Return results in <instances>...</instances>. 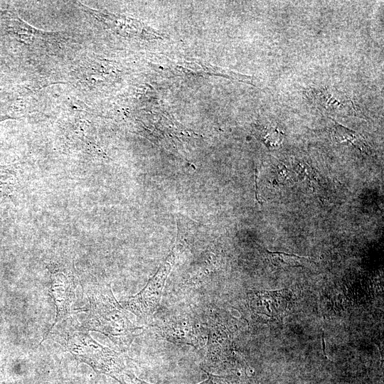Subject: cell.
<instances>
[{"instance_id":"cell-2","label":"cell","mask_w":384,"mask_h":384,"mask_svg":"<svg viewBox=\"0 0 384 384\" xmlns=\"http://www.w3.org/2000/svg\"><path fill=\"white\" fill-rule=\"evenodd\" d=\"M48 336L60 341L75 359L87 364L96 373L110 375L120 384H126L124 375L128 373L122 357L116 351L98 343L87 331L71 329L63 331L60 335Z\"/></svg>"},{"instance_id":"cell-6","label":"cell","mask_w":384,"mask_h":384,"mask_svg":"<svg viewBox=\"0 0 384 384\" xmlns=\"http://www.w3.org/2000/svg\"><path fill=\"white\" fill-rule=\"evenodd\" d=\"M159 334L164 339L178 344L202 347L205 338L198 324L189 317L178 316L166 320L156 326Z\"/></svg>"},{"instance_id":"cell-10","label":"cell","mask_w":384,"mask_h":384,"mask_svg":"<svg viewBox=\"0 0 384 384\" xmlns=\"http://www.w3.org/2000/svg\"><path fill=\"white\" fill-rule=\"evenodd\" d=\"M255 133L267 146L275 148L282 143V133L276 127H255Z\"/></svg>"},{"instance_id":"cell-9","label":"cell","mask_w":384,"mask_h":384,"mask_svg":"<svg viewBox=\"0 0 384 384\" xmlns=\"http://www.w3.org/2000/svg\"><path fill=\"white\" fill-rule=\"evenodd\" d=\"M267 255L273 265L280 267L306 266L311 262L307 257L281 252L267 251Z\"/></svg>"},{"instance_id":"cell-4","label":"cell","mask_w":384,"mask_h":384,"mask_svg":"<svg viewBox=\"0 0 384 384\" xmlns=\"http://www.w3.org/2000/svg\"><path fill=\"white\" fill-rule=\"evenodd\" d=\"M50 272V294L53 299L56 316L53 326L70 318V307L75 299L76 279L71 270L55 264L48 266Z\"/></svg>"},{"instance_id":"cell-1","label":"cell","mask_w":384,"mask_h":384,"mask_svg":"<svg viewBox=\"0 0 384 384\" xmlns=\"http://www.w3.org/2000/svg\"><path fill=\"white\" fill-rule=\"evenodd\" d=\"M87 298V314L81 326L77 325V329L100 332L119 348H128L142 328L129 321L111 289L90 294Z\"/></svg>"},{"instance_id":"cell-5","label":"cell","mask_w":384,"mask_h":384,"mask_svg":"<svg viewBox=\"0 0 384 384\" xmlns=\"http://www.w3.org/2000/svg\"><path fill=\"white\" fill-rule=\"evenodd\" d=\"M247 296L253 314L265 321H274L284 316L290 300V292L286 289L252 291Z\"/></svg>"},{"instance_id":"cell-12","label":"cell","mask_w":384,"mask_h":384,"mask_svg":"<svg viewBox=\"0 0 384 384\" xmlns=\"http://www.w3.org/2000/svg\"><path fill=\"white\" fill-rule=\"evenodd\" d=\"M139 384H149L136 378ZM198 384H236L232 379L208 373V378Z\"/></svg>"},{"instance_id":"cell-8","label":"cell","mask_w":384,"mask_h":384,"mask_svg":"<svg viewBox=\"0 0 384 384\" xmlns=\"http://www.w3.org/2000/svg\"><path fill=\"white\" fill-rule=\"evenodd\" d=\"M333 140L338 143L348 142L361 152L369 154L370 148L358 132L335 122L331 132Z\"/></svg>"},{"instance_id":"cell-11","label":"cell","mask_w":384,"mask_h":384,"mask_svg":"<svg viewBox=\"0 0 384 384\" xmlns=\"http://www.w3.org/2000/svg\"><path fill=\"white\" fill-rule=\"evenodd\" d=\"M16 178L13 174L1 171L0 172V198L8 196L15 189Z\"/></svg>"},{"instance_id":"cell-7","label":"cell","mask_w":384,"mask_h":384,"mask_svg":"<svg viewBox=\"0 0 384 384\" xmlns=\"http://www.w3.org/2000/svg\"><path fill=\"white\" fill-rule=\"evenodd\" d=\"M308 95L320 110L331 114H352L356 112L348 95L331 87H313Z\"/></svg>"},{"instance_id":"cell-13","label":"cell","mask_w":384,"mask_h":384,"mask_svg":"<svg viewBox=\"0 0 384 384\" xmlns=\"http://www.w3.org/2000/svg\"><path fill=\"white\" fill-rule=\"evenodd\" d=\"M0 384H3V383H2V380H1V373H0Z\"/></svg>"},{"instance_id":"cell-3","label":"cell","mask_w":384,"mask_h":384,"mask_svg":"<svg viewBox=\"0 0 384 384\" xmlns=\"http://www.w3.org/2000/svg\"><path fill=\"white\" fill-rule=\"evenodd\" d=\"M176 257V251L173 250L143 289L122 301L123 307L140 318L145 319L152 316L159 304L166 279Z\"/></svg>"}]
</instances>
